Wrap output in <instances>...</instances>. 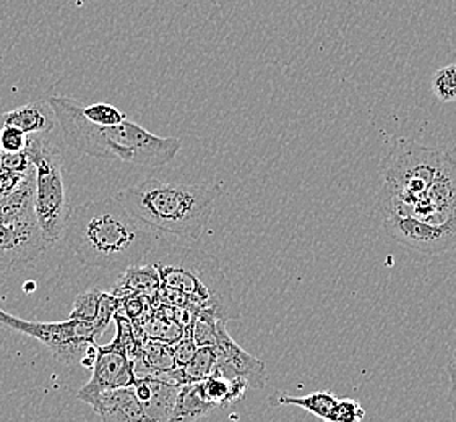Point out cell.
<instances>
[{
    "mask_svg": "<svg viewBox=\"0 0 456 422\" xmlns=\"http://www.w3.org/2000/svg\"><path fill=\"white\" fill-rule=\"evenodd\" d=\"M385 218L412 220L456 238V155L396 140L380 169Z\"/></svg>",
    "mask_w": 456,
    "mask_h": 422,
    "instance_id": "cell-1",
    "label": "cell"
},
{
    "mask_svg": "<svg viewBox=\"0 0 456 422\" xmlns=\"http://www.w3.org/2000/svg\"><path fill=\"white\" fill-rule=\"evenodd\" d=\"M159 239L118 197H108L70 210L62 240L83 265L126 272L146 262Z\"/></svg>",
    "mask_w": 456,
    "mask_h": 422,
    "instance_id": "cell-2",
    "label": "cell"
},
{
    "mask_svg": "<svg viewBox=\"0 0 456 422\" xmlns=\"http://www.w3.org/2000/svg\"><path fill=\"white\" fill-rule=\"evenodd\" d=\"M47 101L54 110L65 143L88 157L161 167L173 161L183 145L179 138L159 137L132 120L116 127L96 126L85 118L83 104L72 98L51 96Z\"/></svg>",
    "mask_w": 456,
    "mask_h": 422,
    "instance_id": "cell-3",
    "label": "cell"
},
{
    "mask_svg": "<svg viewBox=\"0 0 456 422\" xmlns=\"http://www.w3.org/2000/svg\"><path fill=\"white\" fill-rule=\"evenodd\" d=\"M159 240L153 248L159 256L150 254L146 258L161 275V291L158 296L179 307L195 305L199 312L210 313L219 321L238 319V304L218 258L197 248Z\"/></svg>",
    "mask_w": 456,
    "mask_h": 422,
    "instance_id": "cell-4",
    "label": "cell"
},
{
    "mask_svg": "<svg viewBox=\"0 0 456 422\" xmlns=\"http://www.w3.org/2000/svg\"><path fill=\"white\" fill-rule=\"evenodd\" d=\"M219 189L213 184H185L146 179L116 197L135 218L156 232L197 240L207 230Z\"/></svg>",
    "mask_w": 456,
    "mask_h": 422,
    "instance_id": "cell-5",
    "label": "cell"
},
{
    "mask_svg": "<svg viewBox=\"0 0 456 422\" xmlns=\"http://www.w3.org/2000/svg\"><path fill=\"white\" fill-rule=\"evenodd\" d=\"M27 157L35 169L33 208L47 248L64 239L70 210L67 205L62 155L45 135L29 137Z\"/></svg>",
    "mask_w": 456,
    "mask_h": 422,
    "instance_id": "cell-6",
    "label": "cell"
},
{
    "mask_svg": "<svg viewBox=\"0 0 456 422\" xmlns=\"http://www.w3.org/2000/svg\"><path fill=\"white\" fill-rule=\"evenodd\" d=\"M0 325L41 341L59 362L67 366L82 364L98 340L93 323L88 321H29L0 309Z\"/></svg>",
    "mask_w": 456,
    "mask_h": 422,
    "instance_id": "cell-7",
    "label": "cell"
},
{
    "mask_svg": "<svg viewBox=\"0 0 456 422\" xmlns=\"http://www.w3.org/2000/svg\"><path fill=\"white\" fill-rule=\"evenodd\" d=\"M92 372L90 382L77 394V398L88 406L104 392L134 386L137 382L134 361L116 338L106 346H98Z\"/></svg>",
    "mask_w": 456,
    "mask_h": 422,
    "instance_id": "cell-8",
    "label": "cell"
},
{
    "mask_svg": "<svg viewBox=\"0 0 456 422\" xmlns=\"http://www.w3.org/2000/svg\"><path fill=\"white\" fill-rule=\"evenodd\" d=\"M47 248L35 215L0 221V273L27 265Z\"/></svg>",
    "mask_w": 456,
    "mask_h": 422,
    "instance_id": "cell-9",
    "label": "cell"
},
{
    "mask_svg": "<svg viewBox=\"0 0 456 422\" xmlns=\"http://www.w3.org/2000/svg\"><path fill=\"white\" fill-rule=\"evenodd\" d=\"M218 353V372L244 378L250 388L262 390L266 385V368L260 359L250 356L229 337L226 321L219 323L218 343L215 345Z\"/></svg>",
    "mask_w": 456,
    "mask_h": 422,
    "instance_id": "cell-10",
    "label": "cell"
},
{
    "mask_svg": "<svg viewBox=\"0 0 456 422\" xmlns=\"http://www.w3.org/2000/svg\"><path fill=\"white\" fill-rule=\"evenodd\" d=\"M134 388L145 411L146 422L171 421L181 385L161 377L148 376L137 378Z\"/></svg>",
    "mask_w": 456,
    "mask_h": 422,
    "instance_id": "cell-11",
    "label": "cell"
},
{
    "mask_svg": "<svg viewBox=\"0 0 456 422\" xmlns=\"http://www.w3.org/2000/svg\"><path fill=\"white\" fill-rule=\"evenodd\" d=\"M102 422H146L145 411L134 386L104 392L92 404Z\"/></svg>",
    "mask_w": 456,
    "mask_h": 422,
    "instance_id": "cell-12",
    "label": "cell"
},
{
    "mask_svg": "<svg viewBox=\"0 0 456 422\" xmlns=\"http://www.w3.org/2000/svg\"><path fill=\"white\" fill-rule=\"evenodd\" d=\"M55 114L47 100L28 102L0 114V124L21 130L28 137L47 135L55 127Z\"/></svg>",
    "mask_w": 456,
    "mask_h": 422,
    "instance_id": "cell-13",
    "label": "cell"
},
{
    "mask_svg": "<svg viewBox=\"0 0 456 422\" xmlns=\"http://www.w3.org/2000/svg\"><path fill=\"white\" fill-rule=\"evenodd\" d=\"M200 384L207 402L216 410L242 400L246 396L247 390L250 388L244 378L228 376L218 370H215Z\"/></svg>",
    "mask_w": 456,
    "mask_h": 422,
    "instance_id": "cell-14",
    "label": "cell"
},
{
    "mask_svg": "<svg viewBox=\"0 0 456 422\" xmlns=\"http://www.w3.org/2000/svg\"><path fill=\"white\" fill-rule=\"evenodd\" d=\"M161 291V275L153 264H140L122 272L114 293L118 297L124 294H142L150 299H156Z\"/></svg>",
    "mask_w": 456,
    "mask_h": 422,
    "instance_id": "cell-15",
    "label": "cell"
},
{
    "mask_svg": "<svg viewBox=\"0 0 456 422\" xmlns=\"http://www.w3.org/2000/svg\"><path fill=\"white\" fill-rule=\"evenodd\" d=\"M215 410L216 408H213L203 395L200 382L189 384V385L181 386L173 418L169 422H197L201 418L213 413Z\"/></svg>",
    "mask_w": 456,
    "mask_h": 422,
    "instance_id": "cell-16",
    "label": "cell"
},
{
    "mask_svg": "<svg viewBox=\"0 0 456 422\" xmlns=\"http://www.w3.org/2000/svg\"><path fill=\"white\" fill-rule=\"evenodd\" d=\"M338 402H339V398L331 392H315V394L307 396H291L280 394V395H274L272 403L301 408L304 411L314 414L315 418H319V419L325 422L335 411Z\"/></svg>",
    "mask_w": 456,
    "mask_h": 422,
    "instance_id": "cell-17",
    "label": "cell"
},
{
    "mask_svg": "<svg viewBox=\"0 0 456 422\" xmlns=\"http://www.w3.org/2000/svg\"><path fill=\"white\" fill-rule=\"evenodd\" d=\"M83 114L86 119L101 127H116L128 120L126 112H122L116 106L108 104V102H96L92 106H83Z\"/></svg>",
    "mask_w": 456,
    "mask_h": 422,
    "instance_id": "cell-18",
    "label": "cell"
},
{
    "mask_svg": "<svg viewBox=\"0 0 456 422\" xmlns=\"http://www.w3.org/2000/svg\"><path fill=\"white\" fill-rule=\"evenodd\" d=\"M101 296H102V291H100V289H92V291L78 294L75 297L72 312L69 315V319L93 323L96 315H98Z\"/></svg>",
    "mask_w": 456,
    "mask_h": 422,
    "instance_id": "cell-19",
    "label": "cell"
},
{
    "mask_svg": "<svg viewBox=\"0 0 456 422\" xmlns=\"http://www.w3.org/2000/svg\"><path fill=\"white\" fill-rule=\"evenodd\" d=\"M432 92L442 102L456 101V64L438 69L432 77Z\"/></svg>",
    "mask_w": 456,
    "mask_h": 422,
    "instance_id": "cell-20",
    "label": "cell"
},
{
    "mask_svg": "<svg viewBox=\"0 0 456 422\" xmlns=\"http://www.w3.org/2000/svg\"><path fill=\"white\" fill-rule=\"evenodd\" d=\"M29 137L12 126L0 124V151L4 155H27Z\"/></svg>",
    "mask_w": 456,
    "mask_h": 422,
    "instance_id": "cell-21",
    "label": "cell"
},
{
    "mask_svg": "<svg viewBox=\"0 0 456 422\" xmlns=\"http://www.w3.org/2000/svg\"><path fill=\"white\" fill-rule=\"evenodd\" d=\"M120 307H122V304H120V299L116 294L102 293L98 315H96V319L93 321V327H94V330H96L98 338L102 335V331L108 329L110 321L116 319V315L119 313Z\"/></svg>",
    "mask_w": 456,
    "mask_h": 422,
    "instance_id": "cell-22",
    "label": "cell"
},
{
    "mask_svg": "<svg viewBox=\"0 0 456 422\" xmlns=\"http://www.w3.org/2000/svg\"><path fill=\"white\" fill-rule=\"evenodd\" d=\"M365 410L362 404L353 398H339L335 411L325 422H362Z\"/></svg>",
    "mask_w": 456,
    "mask_h": 422,
    "instance_id": "cell-23",
    "label": "cell"
},
{
    "mask_svg": "<svg viewBox=\"0 0 456 422\" xmlns=\"http://www.w3.org/2000/svg\"><path fill=\"white\" fill-rule=\"evenodd\" d=\"M173 349L175 369L183 368V366H187L192 361L199 346L193 341L192 330L191 329L185 330L183 338L174 345Z\"/></svg>",
    "mask_w": 456,
    "mask_h": 422,
    "instance_id": "cell-24",
    "label": "cell"
},
{
    "mask_svg": "<svg viewBox=\"0 0 456 422\" xmlns=\"http://www.w3.org/2000/svg\"><path fill=\"white\" fill-rule=\"evenodd\" d=\"M448 400H450V404H452V418H453V422H456V384H452V390H450Z\"/></svg>",
    "mask_w": 456,
    "mask_h": 422,
    "instance_id": "cell-25",
    "label": "cell"
},
{
    "mask_svg": "<svg viewBox=\"0 0 456 422\" xmlns=\"http://www.w3.org/2000/svg\"><path fill=\"white\" fill-rule=\"evenodd\" d=\"M448 372H450L452 384H456V354L453 356V359L450 361V364H448Z\"/></svg>",
    "mask_w": 456,
    "mask_h": 422,
    "instance_id": "cell-26",
    "label": "cell"
},
{
    "mask_svg": "<svg viewBox=\"0 0 456 422\" xmlns=\"http://www.w3.org/2000/svg\"><path fill=\"white\" fill-rule=\"evenodd\" d=\"M2 61H4V51H2V47H0V64H2Z\"/></svg>",
    "mask_w": 456,
    "mask_h": 422,
    "instance_id": "cell-27",
    "label": "cell"
}]
</instances>
